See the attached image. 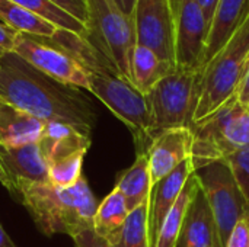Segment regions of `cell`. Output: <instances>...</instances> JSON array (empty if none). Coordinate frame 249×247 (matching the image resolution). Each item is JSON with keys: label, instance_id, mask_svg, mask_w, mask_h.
Listing matches in <instances>:
<instances>
[{"label": "cell", "instance_id": "obj_25", "mask_svg": "<svg viewBox=\"0 0 249 247\" xmlns=\"http://www.w3.org/2000/svg\"><path fill=\"white\" fill-rule=\"evenodd\" d=\"M10 1L31 10L32 13L41 16L42 19L54 23L60 29H66V31L74 32V33L86 38V33H88L86 25L79 22L76 17H73L67 12L60 9L50 0H10Z\"/></svg>", "mask_w": 249, "mask_h": 247}, {"label": "cell", "instance_id": "obj_19", "mask_svg": "<svg viewBox=\"0 0 249 247\" xmlns=\"http://www.w3.org/2000/svg\"><path fill=\"white\" fill-rule=\"evenodd\" d=\"M177 70L175 66L160 58L153 49L136 44L130 60V79L131 84L144 95L166 76Z\"/></svg>", "mask_w": 249, "mask_h": 247}, {"label": "cell", "instance_id": "obj_4", "mask_svg": "<svg viewBox=\"0 0 249 247\" xmlns=\"http://www.w3.org/2000/svg\"><path fill=\"white\" fill-rule=\"evenodd\" d=\"M191 162L194 170L249 147V108L238 98L210 116L194 122Z\"/></svg>", "mask_w": 249, "mask_h": 247}, {"label": "cell", "instance_id": "obj_35", "mask_svg": "<svg viewBox=\"0 0 249 247\" xmlns=\"http://www.w3.org/2000/svg\"><path fill=\"white\" fill-rule=\"evenodd\" d=\"M0 247H16L15 243L12 242V239L4 231V229H3L1 224H0Z\"/></svg>", "mask_w": 249, "mask_h": 247}, {"label": "cell", "instance_id": "obj_1", "mask_svg": "<svg viewBox=\"0 0 249 247\" xmlns=\"http://www.w3.org/2000/svg\"><path fill=\"white\" fill-rule=\"evenodd\" d=\"M0 96L44 122H61L90 135L95 114L77 87L34 68L15 52L0 57Z\"/></svg>", "mask_w": 249, "mask_h": 247}, {"label": "cell", "instance_id": "obj_20", "mask_svg": "<svg viewBox=\"0 0 249 247\" xmlns=\"http://www.w3.org/2000/svg\"><path fill=\"white\" fill-rule=\"evenodd\" d=\"M152 176L147 154H140L136 157V162L118 175L115 189H118L125 201L130 213L140 205L149 202L152 191Z\"/></svg>", "mask_w": 249, "mask_h": 247}, {"label": "cell", "instance_id": "obj_30", "mask_svg": "<svg viewBox=\"0 0 249 247\" xmlns=\"http://www.w3.org/2000/svg\"><path fill=\"white\" fill-rule=\"evenodd\" d=\"M226 247H249V217L242 218L236 224Z\"/></svg>", "mask_w": 249, "mask_h": 247}, {"label": "cell", "instance_id": "obj_3", "mask_svg": "<svg viewBox=\"0 0 249 247\" xmlns=\"http://www.w3.org/2000/svg\"><path fill=\"white\" fill-rule=\"evenodd\" d=\"M249 70V13L232 39L201 70L200 98L194 114L198 122L238 98Z\"/></svg>", "mask_w": 249, "mask_h": 247}, {"label": "cell", "instance_id": "obj_14", "mask_svg": "<svg viewBox=\"0 0 249 247\" xmlns=\"http://www.w3.org/2000/svg\"><path fill=\"white\" fill-rule=\"evenodd\" d=\"M194 173L193 162L188 159L179 165L172 173L152 185L149 198V240L150 247H155L160 227L179 198L185 183Z\"/></svg>", "mask_w": 249, "mask_h": 247}, {"label": "cell", "instance_id": "obj_34", "mask_svg": "<svg viewBox=\"0 0 249 247\" xmlns=\"http://www.w3.org/2000/svg\"><path fill=\"white\" fill-rule=\"evenodd\" d=\"M115 3V6L127 16L133 17V12H134V4L136 0H112Z\"/></svg>", "mask_w": 249, "mask_h": 247}, {"label": "cell", "instance_id": "obj_8", "mask_svg": "<svg viewBox=\"0 0 249 247\" xmlns=\"http://www.w3.org/2000/svg\"><path fill=\"white\" fill-rule=\"evenodd\" d=\"M194 175L209 202L220 247H226L236 224L249 217L245 198L225 160L203 166Z\"/></svg>", "mask_w": 249, "mask_h": 247}, {"label": "cell", "instance_id": "obj_32", "mask_svg": "<svg viewBox=\"0 0 249 247\" xmlns=\"http://www.w3.org/2000/svg\"><path fill=\"white\" fill-rule=\"evenodd\" d=\"M219 1L220 0H197L198 6L201 7L209 25L212 26V22H213V17H214V13H216V9L219 6Z\"/></svg>", "mask_w": 249, "mask_h": 247}, {"label": "cell", "instance_id": "obj_9", "mask_svg": "<svg viewBox=\"0 0 249 247\" xmlns=\"http://www.w3.org/2000/svg\"><path fill=\"white\" fill-rule=\"evenodd\" d=\"M177 68L201 71L210 25L197 0H172Z\"/></svg>", "mask_w": 249, "mask_h": 247}, {"label": "cell", "instance_id": "obj_5", "mask_svg": "<svg viewBox=\"0 0 249 247\" xmlns=\"http://www.w3.org/2000/svg\"><path fill=\"white\" fill-rule=\"evenodd\" d=\"M89 92L127 125L134 138L137 156L147 154L153 143V116L147 95L109 70L89 71Z\"/></svg>", "mask_w": 249, "mask_h": 247}, {"label": "cell", "instance_id": "obj_2", "mask_svg": "<svg viewBox=\"0 0 249 247\" xmlns=\"http://www.w3.org/2000/svg\"><path fill=\"white\" fill-rule=\"evenodd\" d=\"M16 199L26 208L36 229L48 237L57 233L74 237L93 229L98 202L83 176L69 188H58L51 182L26 185Z\"/></svg>", "mask_w": 249, "mask_h": 247}, {"label": "cell", "instance_id": "obj_28", "mask_svg": "<svg viewBox=\"0 0 249 247\" xmlns=\"http://www.w3.org/2000/svg\"><path fill=\"white\" fill-rule=\"evenodd\" d=\"M73 17H76L83 25H88L89 12H88V0H50Z\"/></svg>", "mask_w": 249, "mask_h": 247}, {"label": "cell", "instance_id": "obj_33", "mask_svg": "<svg viewBox=\"0 0 249 247\" xmlns=\"http://www.w3.org/2000/svg\"><path fill=\"white\" fill-rule=\"evenodd\" d=\"M238 99H239V102L242 105H245V106L249 108V70L248 73H247V76H245V79H244V82H242L241 89H239Z\"/></svg>", "mask_w": 249, "mask_h": 247}, {"label": "cell", "instance_id": "obj_18", "mask_svg": "<svg viewBox=\"0 0 249 247\" xmlns=\"http://www.w3.org/2000/svg\"><path fill=\"white\" fill-rule=\"evenodd\" d=\"M90 143V135L61 122H45L44 132L38 141L48 166L76 153H86Z\"/></svg>", "mask_w": 249, "mask_h": 247}, {"label": "cell", "instance_id": "obj_27", "mask_svg": "<svg viewBox=\"0 0 249 247\" xmlns=\"http://www.w3.org/2000/svg\"><path fill=\"white\" fill-rule=\"evenodd\" d=\"M226 165L229 166L244 198L247 202L249 211V147L244 148L228 159H225Z\"/></svg>", "mask_w": 249, "mask_h": 247}, {"label": "cell", "instance_id": "obj_26", "mask_svg": "<svg viewBox=\"0 0 249 247\" xmlns=\"http://www.w3.org/2000/svg\"><path fill=\"white\" fill-rule=\"evenodd\" d=\"M85 151L69 156L63 160L54 162L48 166L50 182L58 188L73 186L82 178V166L85 159Z\"/></svg>", "mask_w": 249, "mask_h": 247}, {"label": "cell", "instance_id": "obj_22", "mask_svg": "<svg viewBox=\"0 0 249 247\" xmlns=\"http://www.w3.org/2000/svg\"><path fill=\"white\" fill-rule=\"evenodd\" d=\"M197 189H198V182L196 179V175L193 173L191 178L188 179V182L185 183L175 205L166 215V218L160 227L155 247H177L188 205L193 201Z\"/></svg>", "mask_w": 249, "mask_h": 247}, {"label": "cell", "instance_id": "obj_23", "mask_svg": "<svg viewBox=\"0 0 249 247\" xmlns=\"http://www.w3.org/2000/svg\"><path fill=\"white\" fill-rule=\"evenodd\" d=\"M112 247H150L149 240V202L133 210L125 223L107 237Z\"/></svg>", "mask_w": 249, "mask_h": 247}, {"label": "cell", "instance_id": "obj_12", "mask_svg": "<svg viewBox=\"0 0 249 247\" xmlns=\"http://www.w3.org/2000/svg\"><path fill=\"white\" fill-rule=\"evenodd\" d=\"M47 182L48 163L38 143L22 147L0 146V183L15 199L23 186Z\"/></svg>", "mask_w": 249, "mask_h": 247}, {"label": "cell", "instance_id": "obj_15", "mask_svg": "<svg viewBox=\"0 0 249 247\" xmlns=\"http://www.w3.org/2000/svg\"><path fill=\"white\" fill-rule=\"evenodd\" d=\"M177 247H220L216 224L200 185L188 205Z\"/></svg>", "mask_w": 249, "mask_h": 247}, {"label": "cell", "instance_id": "obj_21", "mask_svg": "<svg viewBox=\"0 0 249 247\" xmlns=\"http://www.w3.org/2000/svg\"><path fill=\"white\" fill-rule=\"evenodd\" d=\"M0 20L18 33L39 38H50L58 29L54 23L10 0H0Z\"/></svg>", "mask_w": 249, "mask_h": 247}, {"label": "cell", "instance_id": "obj_17", "mask_svg": "<svg viewBox=\"0 0 249 247\" xmlns=\"http://www.w3.org/2000/svg\"><path fill=\"white\" fill-rule=\"evenodd\" d=\"M249 13V0H220L216 9L206 52L203 68L210 63V60L232 39L241 25L245 22Z\"/></svg>", "mask_w": 249, "mask_h": 247}, {"label": "cell", "instance_id": "obj_6", "mask_svg": "<svg viewBox=\"0 0 249 247\" xmlns=\"http://www.w3.org/2000/svg\"><path fill=\"white\" fill-rule=\"evenodd\" d=\"M88 12L86 39L131 83L130 60L137 44L133 17L124 15L112 0H88Z\"/></svg>", "mask_w": 249, "mask_h": 247}, {"label": "cell", "instance_id": "obj_29", "mask_svg": "<svg viewBox=\"0 0 249 247\" xmlns=\"http://www.w3.org/2000/svg\"><path fill=\"white\" fill-rule=\"evenodd\" d=\"M71 239L74 247H112L105 237L99 236L93 229L85 230Z\"/></svg>", "mask_w": 249, "mask_h": 247}, {"label": "cell", "instance_id": "obj_11", "mask_svg": "<svg viewBox=\"0 0 249 247\" xmlns=\"http://www.w3.org/2000/svg\"><path fill=\"white\" fill-rule=\"evenodd\" d=\"M133 22L137 44L177 67L172 0H136Z\"/></svg>", "mask_w": 249, "mask_h": 247}, {"label": "cell", "instance_id": "obj_10", "mask_svg": "<svg viewBox=\"0 0 249 247\" xmlns=\"http://www.w3.org/2000/svg\"><path fill=\"white\" fill-rule=\"evenodd\" d=\"M13 52L38 71L66 86L89 92V73L76 60L41 41L38 36L18 33Z\"/></svg>", "mask_w": 249, "mask_h": 247}, {"label": "cell", "instance_id": "obj_13", "mask_svg": "<svg viewBox=\"0 0 249 247\" xmlns=\"http://www.w3.org/2000/svg\"><path fill=\"white\" fill-rule=\"evenodd\" d=\"M193 141L194 137L191 127L168 130L153 140L147 151L153 183L163 179L179 165L191 159Z\"/></svg>", "mask_w": 249, "mask_h": 247}, {"label": "cell", "instance_id": "obj_16", "mask_svg": "<svg viewBox=\"0 0 249 247\" xmlns=\"http://www.w3.org/2000/svg\"><path fill=\"white\" fill-rule=\"evenodd\" d=\"M45 122L0 96V146L22 147L41 140Z\"/></svg>", "mask_w": 249, "mask_h": 247}, {"label": "cell", "instance_id": "obj_31", "mask_svg": "<svg viewBox=\"0 0 249 247\" xmlns=\"http://www.w3.org/2000/svg\"><path fill=\"white\" fill-rule=\"evenodd\" d=\"M18 32L4 25L0 20V57L13 52L15 48V39H16Z\"/></svg>", "mask_w": 249, "mask_h": 247}, {"label": "cell", "instance_id": "obj_24", "mask_svg": "<svg viewBox=\"0 0 249 247\" xmlns=\"http://www.w3.org/2000/svg\"><path fill=\"white\" fill-rule=\"evenodd\" d=\"M128 214L130 210L124 195L114 188L112 192L107 195L105 199L98 205L93 220V230L107 239L125 223Z\"/></svg>", "mask_w": 249, "mask_h": 247}, {"label": "cell", "instance_id": "obj_7", "mask_svg": "<svg viewBox=\"0 0 249 247\" xmlns=\"http://www.w3.org/2000/svg\"><path fill=\"white\" fill-rule=\"evenodd\" d=\"M201 71L177 68L147 95L153 116V140L174 128L191 127L200 98Z\"/></svg>", "mask_w": 249, "mask_h": 247}]
</instances>
